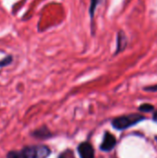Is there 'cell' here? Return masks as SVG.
<instances>
[{
	"instance_id": "obj_1",
	"label": "cell",
	"mask_w": 157,
	"mask_h": 158,
	"mask_svg": "<svg viewBox=\"0 0 157 158\" xmlns=\"http://www.w3.org/2000/svg\"><path fill=\"white\" fill-rule=\"evenodd\" d=\"M145 118V117L139 115V114H131L127 116H121L118 118H116L112 121V125L117 130H126L131 126H134L135 124L143 121Z\"/></svg>"
},
{
	"instance_id": "obj_2",
	"label": "cell",
	"mask_w": 157,
	"mask_h": 158,
	"mask_svg": "<svg viewBox=\"0 0 157 158\" xmlns=\"http://www.w3.org/2000/svg\"><path fill=\"white\" fill-rule=\"evenodd\" d=\"M50 155V149L44 145L28 146L18 153L19 158H47Z\"/></svg>"
},
{
	"instance_id": "obj_3",
	"label": "cell",
	"mask_w": 157,
	"mask_h": 158,
	"mask_svg": "<svg viewBox=\"0 0 157 158\" xmlns=\"http://www.w3.org/2000/svg\"><path fill=\"white\" fill-rule=\"evenodd\" d=\"M116 143H117V140H116L115 136L113 134H111L110 132H105L100 148L102 151L108 152V151H111L116 146Z\"/></svg>"
},
{
	"instance_id": "obj_4",
	"label": "cell",
	"mask_w": 157,
	"mask_h": 158,
	"mask_svg": "<svg viewBox=\"0 0 157 158\" xmlns=\"http://www.w3.org/2000/svg\"><path fill=\"white\" fill-rule=\"evenodd\" d=\"M78 153L81 158H93L94 157V150L93 146L88 143H81L78 147Z\"/></svg>"
},
{
	"instance_id": "obj_5",
	"label": "cell",
	"mask_w": 157,
	"mask_h": 158,
	"mask_svg": "<svg viewBox=\"0 0 157 158\" xmlns=\"http://www.w3.org/2000/svg\"><path fill=\"white\" fill-rule=\"evenodd\" d=\"M127 41H126V36L123 31H120L118 36V48H117V53L122 51L125 46H126Z\"/></svg>"
},
{
	"instance_id": "obj_6",
	"label": "cell",
	"mask_w": 157,
	"mask_h": 158,
	"mask_svg": "<svg viewBox=\"0 0 157 158\" xmlns=\"http://www.w3.org/2000/svg\"><path fill=\"white\" fill-rule=\"evenodd\" d=\"M101 1H102V0H91L89 12H90V16H91L92 20L93 19V16H94V13H95V9H96L98 4H99Z\"/></svg>"
},
{
	"instance_id": "obj_7",
	"label": "cell",
	"mask_w": 157,
	"mask_h": 158,
	"mask_svg": "<svg viewBox=\"0 0 157 158\" xmlns=\"http://www.w3.org/2000/svg\"><path fill=\"white\" fill-rule=\"evenodd\" d=\"M140 110L142 112H151L154 110V106L150 105V104H143L141 106H140Z\"/></svg>"
},
{
	"instance_id": "obj_8",
	"label": "cell",
	"mask_w": 157,
	"mask_h": 158,
	"mask_svg": "<svg viewBox=\"0 0 157 158\" xmlns=\"http://www.w3.org/2000/svg\"><path fill=\"white\" fill-rule=\"evenodd\" d=\"M13 58L11 56H8L6 57H5L4 59L0 60V67H5V66H7L8 64H10L12 62Z\"/></svg>"
},
{
	"instance_id": "obj_9",
	"label": "cell",
	"mask_w": 157,
	"mask_h": 158,
	"mask_svg": "<svg viewBox=\"0 0 157 158\" xmlns=\"http://www.w3.org/2000/svg\"><path fill=\"white\" fill-rule=\"evenodd\" d=\"M144 90H145V91H148V92H157V85L145 87V88H144Z\"/></svg>"
},
{
	"instance_id": "obj_10",
	"label": "cell",
	"mask_w": 157,
	"mask_h": 158,
	"mask_svg": "<svg viewBox=\"0 0 157 158\" xmlns=\"http://www.w3.org/2000/svg\"><path fill=\"white\" fill-rule=\"evenodd\" d=\"M7 158H19V156H18V153H16V152H10V153L7 155Z\"/></svg>"
},
{
	"instance_id": "obj_11",
	"label": "cell",
	"mask_w": 157,
	"mask_h": 158,
	"mask_svg": "<svg viewBox=\"0 0 157 158\" xmlns=\"http://www.w3.org/2000/svg\"><path fill=\"white\" fill-rule=\"evenodd\" d=\"M153 118H154V120H155V122L157 123V111L155 112V114H154V117H153Z\"/></svg>"
}]
</instances>
